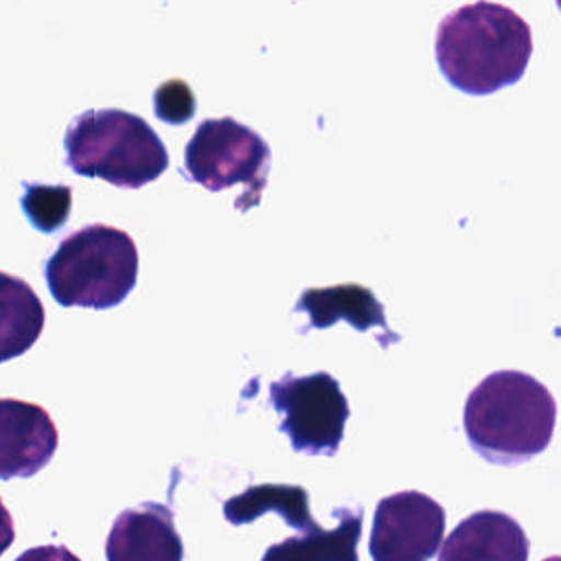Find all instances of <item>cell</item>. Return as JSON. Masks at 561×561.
Masks as SVG:
<instances>
[{"label": "cell", "instance_id": "obj_1", "mask_svg": "<svg viewBox=\"0 0 561 561\" xmlns=\"http://www.w3.org/2000/svg\"><path fill=\"white\" fill-rule=\"evenodd\" d=\"M434 53L454 88L467 94H491L524 77L533 35L528 22L513 9L473 2L443 18Z\"/></svg>", "mask_w": 561, "mask_h": 561}, {"label": "cell", "instance_id": "obj_2", "mask_svg": "<svg viewBox=\"0 0 561 561\" xmlns=\"http://www.w3.org/2000/svg\"><path fill=\"white\" fill-rule=\"evenodd\" d=\"M557 403L528 373L497 370L484 377L465 401L469 445L493 465H522L541 454L552 438Z\"/></svg>", "mask_w": 561, "mask_h": 561}, {"label": "cell", "instance_id": "obj_3", "mask_svg": "<svg viewBox=\"0 0 561 561\" xmlns=\"http://www.w3.org/2000/svg\"><path fill=\"white\" fill-rule=\"evenodd\" d=\"M66 164L83 178H101L121 188H140L169 167V153L151 125L118 107L88 110L64 134Z\"/></svg>", "mask_w": 561, "mask_h": 561}, {"label": "cell", "instance_id": "obj_4", "mask_svg": "<svg viewBox=\"0 0 561 561\" xmlns=\"http://www.w3.org/2000/svg\"><path fill=\"white\" fill-rule=\"evenodd\" d=\"M44 278L61 307H116L138 280L136 243L116 226L88 224L59 241Z\"/></svg>", "mask_w": 561, "mask_h": 561}, {"label": "cell", "instance_id": "obj_5", "mask_svg": "<svg viewBox=\"0 0 561 561\" xmlns=\"http://www.w3.org/2000/svg\"><path fill=\"white\" fill-rule=\"evenodd\" d=\"M270 145L248 125L232 116L206 118L184 149V171L204 188L217 193L243 184L237 210L261 202L270 171Z\"/></svg>", "mask_w": 561, "mask_h": 561}, {"label": "cell", "instance_id": "obj_6", "mask_svg": "<svg viewBox=\"0 0 561 561\" xmlns=\"http://www.w3.org/2000/svg\"><path fill=\"white\" fill-rule=\"evenodd\" d=\"M270 401L296 451L311 456L337 451L351 408L337 379L329 373L320 370L305 377L287 373L270 386Z\"/></svg>", "mask_w": 561, "mask_h": 561}, {"label": "cell", "instance_id": "obj_7", "mask_svg": "<svg viewBox=\"0 0 561 561\" xmlns=\"http://www.w3.org/2000/svg\"><path fill=\"white\" fill-rule=\"evenodd\" d=\"M445 535V508L421 491L377 502L368 552L373 561H430Z\"/></svg>", "mask_w": 561, "mask_h": 561}, {"label": "cell", "instance_id": "obj_8", "mask_svg": "<svg viewBox=\"0 0 561 561\" xmlns=\"http://www.w3.org/2000/svg\"><path fill=\"white\" fill-rule=\"evenodd\" d=\"M59 432L39 403L0 397V480L31 478L55 456Z\"/></svg>", "mask_w": 561, "mask_h": 561}, {"label": "cell", "instance_id": "obj_9", "mask_svg": "<svg viewBox=\"0 0 561 561\" xmlns=\"http://www.w3.org/2000/svg\"><path fill=\"white\" fill-rule=\"evenodd\" d=\"M107 561H182L184 543L167 504L142 502L116 515L105 539Z\"/></svg>", "mask_w": 561, "mask_h": 561}, {"label": "cell", "instance_id": "obj_10", "mask_svg": "<svg viewBox=\"0 0 561 561\" xmlns=\"http://www.w3.org/2000/svg\"><path fill=\"white\" fill-rule=\"evenodd\" d=\"M530 541L515 517L502 511H476L445 537L438 561H528Z\"/></svg>", "mask_w": 561, "mask_h": 561}, {"label": "cell", "instance_id": "obj_11", "mask_svg": "<svg viewBox=\"0 0 561 561\" xmlns=\"http://www.w3.org/2000/svg\"><path fill=\"white\" fill-rule=\"evenodd\" d=\"M337 526L322 528L318 522L278 543H272L261 561H359L362 508H335Z\"/></svg>", "mask_w": 561, "mask_h": 561}, {"label": "cell", "instance_id": "obj_12", "mask_svg": "<svg viewBox=\"0 0 561 561\" xmlns=\"http://www.w3.org/2000/svg\"><path fill=\"white\" fill-rule=\"evenodd\" d=\"M46 313L35 289L0 270V364L24 355L42 335Z\"/></svg>", "mask_w": 561, "mask_h": 561}, {"label": "cell", "instance_id": "obj_13", "mask_svg": "<svg viewBox=\"0 0 561 561\" xmlns=\"http://www.w3.org/2000/svg\"><path fill=\"white\" fill-rule=\"evenodd\" d=\"M296 311H307L309 327L316 329H324L337 320H346L357 331H368L370 327H383L388 331L381 302L370 289L355 283L305 289L296 305Z\"/></svg>", "mask_w": 561, "mask_h": 561}, {"label": "cell", "instance_id": "obj_14", "mask_svg": "<svg viewBox=\"0 0 561 561\" xmlns=\"http://www.w3.org/2000/svg\"><path fill=\"white\" fill-rule=\"evenodd\" d=\"M267 511L280 513L285 524L305 530L313 524L309 513V495L302 486L294 484H259L230 497L224 504V515L230 524H250Z\"/></svg>", "mask_w": 561, "mask_h": 561}, {"label": "cell", "instance_id": "obj_15", "mask_svg": "<svg viewBox=\"0 0 561 561\" xmlns=\"http://www.w3.org/2000/svg\"><path fill=\"white\" fill-rule=\"evenodd\" d=\"M26 219L39 232L53 234L66 226L72 206V188L66 184H33L24 182L20 199Z\"/></svg>", "mask_w": 561, "mask_h": 561}, {"label": "cell", "instance_id": "obj_16", "mask_svg": "<svg viewBox=\"0 0 561 561\" xmlns=\"http://www.w3.org/2000/svg\"><path fill=\"white\" fill-rule=\"evenodd\" d=\"M153 103H156V110H153L156 116L162 118L164 123H171V125L173 123L182 125L195 114V96L182 79L164 81L156 90Z\"/></svg>", "mask_w": 561, "mask_h": 561}, {"label": "cell", "instance_id": "obj_17", "mask_svg": "<svg viewBox=\"0 0 561 561\" xmlns=\"http://www.w3.org/2000/svg\"><path fill=\"white\" fill-rule=\"evenodd\" d=\"M13 561H81V559L66 546L48 543V546L28 548L20 557H15Z\"/></svg>", "mask_w": 561, "mask_h": 561}, {"label": "cell", "instance_id": "obj_18", "mask_svg": "<svg viewBox=\"0 0 561 561\" xmlns=\"http://www.w3.org/2000/svg\"><path fill=\"white\" fill-rule=\"evenodd\" d=\"M13 541H15V524H13L9 508L4 506V502L0 497V557L13 546Z\"/></svg>", "mask_w": 561, "mask_h": 561}, {"label": "cell", "instance_id": "obj_19", "mask_svg": "<svg viewBox=\"0 0 561 561\" xmlns=\"http://www.w3.org/2000/svg\"><path fill=\"white\" fill-rule=\"evenodd\" d=\"M546 561H559V557H550V559H546Z\"/></svg>", "mask_w": 561, "mask_h": 561}]
</instances>
